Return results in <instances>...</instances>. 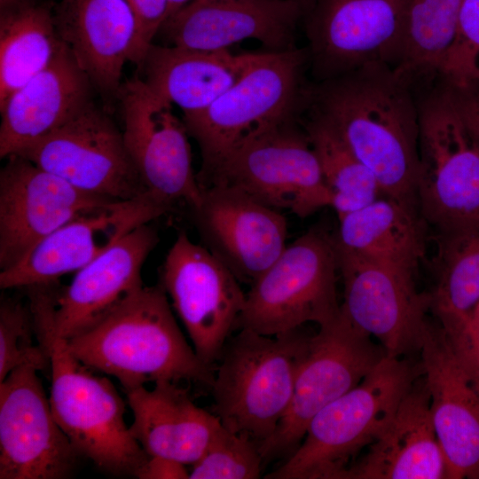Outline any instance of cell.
<instances>
[{
    "instance_id": "6da1fadb",
    "label": "cell",
    "mask_w": 479,
    "mask_h": 479,
    "mask_svg": "<svg viewBox=\"0 0 479 479\" xmlns=\"http://www.w3.org/2000/svg\"><path fill=\"white\" fill-rule=\"evenodd\" d=\"M414 93L391 66L373 62L307 86L304 107L335 128L373 174L383 196L419 209L420 111Z\"/></svg>"
},
{
    "instance_id": "7a4b0ae2",
    "label": "cell",
    "mask_w": 479,
    "mask_h": 479,
    "mask_svg": "<svg viewBox=\"0 0 479 479\" xmlns=\"http://www.w3.org/2000/svg\"><path fill=\"white\" fill-rule=\"evenodd\" d=\"M67 344L82 364L116 378L125 392L148 381H187L209 387L214 381L213 366L188 344L161 284L143 286Z\"/></svg>"
},
{
    "instance_id": "3957f363",
    "label": "cell",
    "mask_w": 479,
    "mask_h": 479,
    "mask_svg": "<svg viewBox=\"0 0 479 479\" xmlns=\"http://www.w3.org/2000/svg\"><path fill=\"white\" fill-rule=\"evenodd\" d=\"M306 48L255 52L242 76L205 109L183 114L200 152L197 179L208 185L226 159L251 138L300 117L307 86Z\"/></svg>"
},
{
    "instance_id": "277c9868",
    "label": "cell",
    "mask_w": 479,
    "mask_h": 479,
    "mask_svg": "<svg viewBox=\"0 0 479 479\" xmlns=\"http://www.w3.org/2000/svg\"><path fill=\"white\" fill-rule=\"evenodd\" d=\"M38 337L51 363L53 415L80 457L116 476H136L148 459L130 433L125 404L112 382L96 375L68 349L51 326L47 302L30 301Z\"/></svg>"
},
{
    "instance_id": "5b68a950",
    "label": "cell",
    "mask_w": 479,
    "mask_h": 479,
    "mask_svg": "<svg viewBox=\"0 0 479 479\" xmlns=\"http://www.w3.org/2000/svg\"><path fill=\"white\" fill-rule=\"evenodd\" d=\"M421 373L420 364L386 355L358 385L311 419L299 447L265 478L344 479L359 454L386 430Z\"/></svg>"
},
{
    "instance_id": "8992f818",
    "label": "cell",
    "mask_w": 479,
    "mask_h": 479,
    "mask_svg": "<svg viewBox=\"0 0 479 479\" xmlns=\"http://www.w3.org/2000/svg\"><path fill=\"white\" fill-rule=\"evenodd\" d=\"M300 328L276 336L241 328L228 339L211 386L213 413L226 429L259 445L274 433L311 338Z\"/></svg>"
},
{
    "instance_id": "52a82bcc",
    "label": "cell",
    "mask_w": 479,
    "mask_h": 479,
    "mask_svg": "<svg viewBox=\"0 0 479 479\" xmlns=\"http://www.w3.org/2000/svg\"><path fill=\"white\" fill-rule=\"evenodd\" d=\"M338 271L334 236L310 228L250 285L238 326L276 336L306 323L330 324L341 310Z\"/></svg>"
},
{
    "instance_id": "ba28073f",
    "label": "cell",
    "mask_w": 479,
    "mask_h": 479,
    "mask_svg": "<svg viewBox=\"0 0 479 479\" xmlns=\"http://www.w3.org/2000/svg\"><path fill=\"white\" fill-rule=\"evenodd\" d=\"M419 101L416 195L436 232L479 224V154L443 81Z\"/></svg>"
},
{
    "instance_id": "9c48e42d",
    "label": "cell",
    "mask_w": 479,
    "mask_h": 479,
    "mask_svg": "<svg viewBox=\"0 0 479 479\" xmlns=\"http://www.w3.org/2000/svg\"><path fill=\"white\" fill-rule=\"evenodd\" d=\"M298 119L246 142L226 159L208 186L235 187L271 208L289 209L300 217L329 207L330 191Z\"/></svg>"
},
{
    "instance_id": "30bf717a",
    "label": "cell",
    "mask_w": 479,
    "mask_h": 479,
    "mask_svg": "<svg viewBox=\"0 0 479 479\" xmlns=\"http://www.w3.org/2000/svg\"><path fill=\"white\" fill-rule=\"evenodd\" d=\"M382 346L340 310L311 335L297 373L290 404L274 433L259 445L263 459L288 452L302 440L311 419L357 385L386 356Z\"/></svg>"
},
{
    "instance_id": "8fae6325",
    "label": "cell",
    "mask_w": 479,
    "mask_h": 479,
    "mask_svg": "<svg viewBox=\"0 0 479 479\" xmlns=\"http://www.w3.org/2000/svg\"><path fill=\"white\" fill-rule=\"evenodd\" d=\"M411 0H314L303 17L316 82L373 62L396 65Z\"/></svg>"
},
{
    "instance_id": "7c38bea8",
    "label": "cell",
    "mask_w": 479,
    "mask_h": 479,
    "mask_svg": "<svg viewBox=\"0 0 479 479\" xmlns=\"http://www.w3.org/2000/svg\"><path fill=\"white\" fill-rule=\"evenodd\" d=\"M116 99L124 145L147 192L170 208L180 201L195 206L202 188L192 168L190 136L172 105L137 75L122 83Z\"/></svg>"
},
{
    "instance_id": "4fadbf2b",
    "label": "cell",
    "mask_w": 479,
    "mask_h": 479,
    "mask_svg": "<svg viewBox=\"0 0 479 479\" xmlns=\"http://www.w3.org/2000/svg\"><path fill=\"white\" fill-rule=\"evenodd\" d=\"M17 154L94 195L130 200L148 194L128 154L122 131L94 101Z\"/></svg>"
},
{
    "instance_id": "5bb4252c",
    "label": "cell",
    "mask_w": 479,
    "mask_h": 479,
    "mask_svg": "<svg viewBox=\"0 0 479 479\" xmlns=\"http://www.w3.org/2000/svg\"><path fill=\"white\" fill-rule=\"evenodd\" d=\"M161 285L196 354L213 366L244 307L246 294L240 281L205 247L182 232L166 255Z\"/></svg>"
},
{
    "instance_id": "9a60e30c",
    "label": "cell",
    "mask_w": 479,
    "mask_h": 479,
    "mask_svg": "<svg viewBox=\"0 0 479 479\" xmlns=\"http://www.w3.org/2000/svg\"><path fill=\"white\" fill-rule=\"evenodd\" d=\"M114 200L73 186L13 154L0 170V271L67 223Z\"/></svg>"
},
{
    "instance_id": "2e32d148",
    "label": "cell",
    "mask_w": 479,
    "mask_h": 479,
    "mask_svg": "<svg viewBox=\"0 0 479 479\" xmlns=\"http://www.w3.org/2000/svg\"><path fill=\"white\" fill-rule=\"evenodd\" d=\"M37 370L0 382V479H64L81 458L57 422Z\"/></svg>"
},
{
    "instance_id": "e0dca14e",
    "label": "cell",
    "mask_w": 479,
    "mask_h": 479,
    "mask_svg": "<svg viewBox=\"0 0 479 479\" xmlns=\"http://www.w3.org/2000/svg\"><path fill=\"white\" fill-rule=\"evenodd\" d=\"M335 247L343 282L341 312L376 338L388 356L420 350L429 296L418 291L415 275Z\"/></svg>"
},
{
    "instance_id": "ac0fdd59",
    "label": "cell",
    "mask_w": 479,
    "mask_h": 479,
    "mask_svg": "<svg viewBox=\"0 0 479 479\" xmlns=\"http://www.w3.org/2000/svg\"><path fill=\"white\" fill-rule=\"evenodd\" d=\"M419 351L447 479H478L479 371L439 323L428 321Z\"/></svg>"
},
{
    "instance_id": "d6986e66",
    "label": "cell",
    "mask_w": 479,
    "mask_h": 479,
    "mask_svg": "<svg viewBox=\"0 0 479 479\" xmlns=\"http://www.w3.org/2000/svg\"><path fill=\"white\" fill-rule=\"evenodd\" d=\"M190 208L201 245L240 282L251 285L287 247L286 217L235 187H204Z\"/></svg>"
},
{
    "instance_id": "ffe728a7",
    "label": "cell",
    "mask_w": 479,
    "mask_h": 479,
    "mask_svg": "<svg viewBox=\"0 0 479 479\" xmlns=\"http://www.w3.org/2000/svg\"><path fill=\"white\" fill-rule=\"evenodd\" d=\"M171 209L149 193L115 201L82 215L37 244L15 266L0 271V287L25 288L51 284L78 271L136 228Z\"/></svg>"
},
{
    "instance_id": "44dd1931",
    "label": "cell",
    "mask_w": 479,
    "mask_h": 479,
    "mask_svg": "<svg viewBox=\"0 0 479 479\" xmlns=\"http://www.w3.org/2000/svg\"><path fill=\"white\" fill-rule=\"evenodd\" d=\"M303 19L292 0H192L171 14L157 35L164 45L217 51L252 39L268 51L296 47Z\"/></svg>"
},
{
    "instance_id": "7402d4cb",
    "label": "cell",
    "mask_w": 479,
    "mask_h": 479,
    "mask_svg": "<svg viewBox=\"0 0 479 479\" xmlns=\"http://www.w3.org/2000/svg\"><path fill=\"white\" fill-rule=\"evenodd\" d=\"M159 242L143 224L76 271L71 283L48 295V316L56 335L69 340L97 325L141 288L142 267Z\"/></svg>"
},
{
    "instance_id": "603a6c76",
    "label": "cell",
    "mask_w": 479,
    "mask_h": 479,
    "mask_svg": "<svg viewBox=\"0 0 479 479\" xmlns=\"http://www.w3.org/2000/svg\"><path fill=\"white\" fill-rule=\"evenodd\" d=\"M54 20L63 43L106 100L117 98L122 69L136 58L137 27L126 0H60Z\"/></svg>"
},
{
    "instance_id": "cb8c5ba5",
    "label": "cell",
    "mask_w": 479,
    "mask_h": 479,
    "mask_svg": "<svg viewBox=\"0 0 479 479\" xmlns=\"http://www.w3.org/2000/svg\"><path fill=\"white\" fill-rule=\"evenodd\" d=\"M96 91L64 44L52 62L0 106V157L17 154L66 124Z\"/></svg>"
},
{
    "instance_id": "d4e9b609",
    "label": "cell",
    "mask_w": 479,
    "mask_h": 479,
    "mask_svg": "<svg viewBox=\"0 0 479 479\" xmlns=\"http://www.w3.org/2000/svg\"><path fill=\"white\" fill-rule=\"evenodd\" d=\"M444 478L447 479V463L422 375L404 396L386 430L354 463L344 479Z\"/></svg>"
},
{
    "instance_id": "484cf974",
    "label": "cell",
    "mask_w": 479,
    "mask_h": 479,
    "mask_svg": "<svg viewBox=\"0 0 479 479\" xmlns=\"http://www.w3.org/2000/svg\"><path fill=\"white\" fill-rule=\"evenodd\" d=\"M125 393L134 418L130 433L149 456L193 465L224 428L177 382L156 381L153 389L141 386Z\"/></svg>"
},
{
    "instance_id": "4316f807",
    "label": "cell",
    "mask_w": 479,
    "mask_h": 479,
    "mask_svg": "<svg viewBox=\"0 0 479 479\" xmlns=\"http://www.w3.org/2000/svg\"><path fill=\"white\" fill-rule=\"evenodd\" d=\"M255 55L152 43L137 67L145 84L184 114L210 106L242 76Z\"/></svg>"
},
{
    "instance_id": "83f0119b",
    "label": "cell",
    "mask_w": 479,
    "mask_h": 479,
    "mask_svg": "<svg viewBox=\"0 0 479 479\" xmlns=\"http://www.w3.org/2000/svg\"><path fill=\"white\" fill-rule=\"evenodd\" d=\"M338 219V248L415 275L427 247L428 224L418 208L382 195Z\"/></svg>"
},
{
    "instance_id": "f1b7e54d",
    "label": "cell",
    "mask_w": 479,
    "mask_h": 479,
    "mask_svg": "<svg viewBox=\"0 0 479 479\" xmlns=\"http://www.w3.org/2000/svg\"><path fill=\"white\" fill-rule=\"evenodd\" d=\"M51 2L0 12V106L46 68L64 43L58 33Z\"/></svg>"
},
{
    "instance_id": "f546056e",
    "label": "cell",
    "mask_w": 479,
    "mask_h": 479,
    "mask_svg": "<svg viewBox=\"0 0 479 479\" xmlns=\"http://www.w3.org/2000/svg\"><path fill=\"white\" fill-rule=\"evenodd\" d=\"M436 232V285L428 293L429 311L454 337L479 302V224Z\"/></svg>"
},
{
    "instance_id": "4dcf8cb0",
    "label": "cell",
    "mask_w": 479,
    "mask_h": 479,
    "mask_svg": "<svg viewBox=\"0 0 479 479\" xmlns=\"http://www.w3.org/2000/svg\"><path fill=\"white\" fill-rule=\"evenodd\" d=\"M464 0H411L396 74L415 92L438 81Z\"/></svg>"
},
{
    "instance_id": "1f68e13d",
    "label": "cell",
    "mask_w": 479,
    "mask_h": 479,
    "mask_svg": "<svg viewBox=\"0 0 479 479\" xmlns=\"http://www.w3.org/2000/svg\"><path fill=\"white\" fill-rule=\"evenodd\" d=\"M302 127L330 191L329 207L338 216L359 209L382 196L373 174L333 125L310 112Z\"/></svg>"
},
{
    "instance_id": "d6a6232c",
    "label": "cell",
    "mask_w": 479,
    "mask_h": 479,
    "mask_svg": "<svg viewBox=\"0 0 479 479\" xmlns=\"http://www.w3.org/2000/svg\"><path fill=\"white\" fill-rule=\"evenodd\" d=\"M29 365L51 371L48 351L39 340L28 299L2 294L0 299V382L14 369Z\"/></svg>"
},
{
    "instance_id": "836d02e7",
    "label": "cell",
    "mask_w": 479,
    "mask_h": 479,
    "mask_svg": "<svg viewBox=\"0 0 479 479\" xmlns=\"http://www.w3.org/2000/svg\"><path fill=\"white\" fill-rule=\"evenodd\" d=\"M259 444L224 427L203 456L192 465L189 479H255L262 470Z\"/></svg>"
},
{
    "instance_id": "e575fe53",
    "label": "cell",
    "mask_w": 479,
    "mask_h": 479,
    "mask_svg": "<svg viewBox=\"0 0 479 479\" xmlns=\"http://www.w3.org/2000/svg\"><path fill=\"white\" fill-rule=\"evenodd\" d=\"M439 80L456 88L479 83V0H464Z\"/></svg>"
},
{
    "instance_id": "d590c367",
    "label": "cell",
    "mask_w": 479,
    "mask_h": 479,
    "mask_svg": "<svg viewBox=\"0 0 479 479\" xmlns=\"http://www.w3.org/2000/svg\"><path fill=\"white\" fill-rule=\"evenodd\" d=\"M137 22V40L134 64L138 67L170 15L169 0H126Z\"/></svg>"
},
{
    "instance_id": "8d00e7d4",
    "label": "cell",
    "mask_w": 479,
    "mask_h": 479,
    "mask_svg": "<svg viewBox=\"0 0 479 479\" xmlns=\"http://www.w3.org/2000/svg\"><path fill=\"white\" fill-rule=\"evenodd\" d=\"M447 86L455 107L479 154V84L464 88H456L449 84Z\"/></svg>"
},
{
    "instance_id": "74e56055",
    "label": "cell",
    "mask_w": 479,
    "mask_h": 479,
    "mask_svg": "<svg viewBox=\"0 0 479 479\" xmlns=\"http://www.w3.org/2000/svg\"><path fill=\"white\" fill-rule=\"evenodd\" d=\"M450 338L466 359L479 371V302L470 311L458 334Z\"/></svg>"
},
{
    "instance_id": "f35d334b",
    "label": "cell",
    "mask_w": 479,
    "mask_h": 479,
    "mask_svg": "<svg viewBox=\"0 0 479 479\" xmlns=\"http://www.w3.org/2000/svg\"><path fill=\"white\" fill-rule=\"evenodd\" d=\"M185 465L161 456H149L138 470L136 477L140 479H187L190 472Z\"/></svg>"
},
{
    "instance_id": "ab89813d",
    "label": "cell",
    "mask_w": 479,
    "mask_h": 479,
    "mask_svg": "<svg viewBox=\"0 0 479 479\" xmlns=\"http://www.w3.org/2000/svg\"><path fill=\"white\" fill-rule=\"evenodd\" d=\"M37 1L39 0H0V12L19 9Z\"/></svg>"
},
{
    "instance_id": "60d3db41",
    "label": "cell",
    "mask_w": 479,
    "mask_h": 479,
    "mask_svg": "<svg viewBox=\"0 0 479 479\" xmlns=\"http://www.w3.org/2000/svg\"><path fill=\"white\" fill-rule=\"evenodd\" d=\"M192 0H169L170 15L181 9ZM169 15V16H170Z\"/></svg>"
},
{
    "instance_id": "b9f144b4",
    "label": "cell",
    "mask_w": 479,
    "mask_h": 479,
    "mask_svg": "<svg viewBox=\"0 0 479 479\" xmlns=\"http://www.w3.org/2000/svg\"><path fill=\"white\" fill-rule=\"evenodd\" d=\"M292 1H294L300 6V8L302 11L303 17L310 12L314 2V0H292Z\"/></svg>"
}]
</instances>
